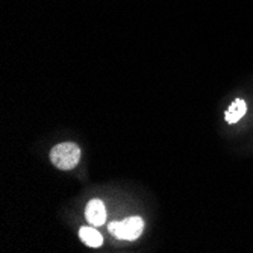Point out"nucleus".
Masks as SVG:
<instances>
[{"mask_svg":"<svg viewBox=\"0 0 253 253\" xmlns=\"http://www.w3.org/2000/svg\"><path fill=\"white\" fill-rule=\"evenodd\" d=\"M246 111H247L246 102L241 100V99H237V100L231 105V108H229V109L226 111V122H227V123H231V125L240 122V120L244 117Z\"/></svg>","mask_w":253,"mask_h":253,"instance_id":"obj_4","label":"nucleus"},{"mask_svg":"<svg viewBox=\"0 0 253 253\" xmlns=\"http://www.w3.org/2000/svg\"><path fill=\"white\" fill-rule=\"evenodd\" d=\"M81 149L75 143H61L50 152L52 164L59 170H72L78 166L81 159Z\"/></svg>","mask_w":253,"mask_h":253,"instance_id":"obj_1","label":"nucleus"},{"mask_svg":"<svg viewBox=\"0 0 253 253\" xmlns=\"http://www.w3.org/2000/svg\"><path fill=\"white\" fill-rule=\"evenodd\" d=\"M143 229H144V223L140 217H130L126 218L123 221H112L108 226V231L117 238L122 240H136L143 234Z\"/></svg>","mask_w":253,"mask_h":253,"instance_id":"obj_2","label":"nucleus"},{"mask_svg":"<svg viewBox=\"0 0 253 253\" xmlns=\"http://www.w3.org/2000/svg\"><path fill=\"white\" fill-rule=\"evenodd\" d=\"M85 217H86L88 223L93 224V226H102V224H105L106 223V210H105L103 202H100L97 199L91 200L86 205Z\"/></svg>","mask_w":253,"mask_h":253,"instance_id":"obj_3","label":"nucleus"},{"mask_svg":"<svg viewBox=\"0 0 253 253\" xmlns=\"http://www.w3.org/2000/svg\"><path fill=\"white\" fill-rule=\"evenodd\" d=\"M79 237H81V240H82L86 246H89V247H99V246H102V243H103L102 235L96 231L94 227H81Z\"/></svg>","mask_w":253,"mask_h":253,"instance_id":"obj_5","label":"nucleus"}]
</instances>
